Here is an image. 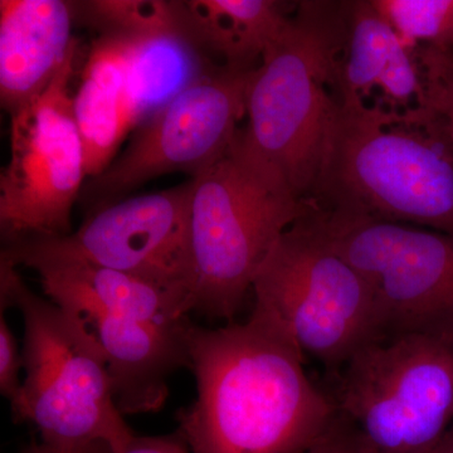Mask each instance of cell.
<instances>
[{
	"label": "cell",
	"mask_w": 453,
	"mask_h": 453,
	"mask_svg": "<svg viewBox=\"0 0 453 453\" xmlns=\"http://www.w3.org/2000/svg\"><path fill=\"white\" fill-rule=\"evenodd\" d=\"M449 432H451V434H453V426H452V428L449 429Z\"/></svg>",
	"instance_id": "obj_25"
},
{
	"label": "cell",
	"mask_w": 453,
	"mask_h": 453,
	"mask_svg": "<svg viewBox=\"0 0 453 453\" xmlns=\"http://www.w3.org/2000/svg\"><path fill=\"white\" fill-rule=\"evenodd\" d=\"M193 189L190 179L120 199L98 208L71 234L5 244L0 258L27 268L38 262H82L140 277L183 297L190 314Z\"/></svg>",
	"instance_id": "obj_11"
},
{
	"label": "cell",
	"mask_w": 453,
	"mask_h": 453,
	"mask_svg": "<svg viewBox=\"0 0 453 453\" xmlns=\"http://www.w3.org/2000/svg\"><path fill=\"white\" fill-rule=\"evenodd\" d=\"M301 453H357L348 434L335 418L332 427L308 449Z\"/></svg>",
	"instance_id": "obj_22"
},
{
	"label": "cell",
	"mask_w": 453,
	"mask_h": 453,
	"mask_svg": "<svg viewBox=\"0 0 453 453\" xmlns=\"http://www.w3.org/2000/svg\"><path fill=\"white\" fill-rule=\"evenodd\" d=\"M179 7L181 28L196 52L241 73L258 67L291 16L273 0H190Z\"/></svg>",
	"instance_id": "obj_15"
},
{
	"label": "cell",
	"mask_w": 453,
	"mask_h": 453,
	"mask_svg": "<svg viewBox=\"0 0 453 453\" xmlns=\"http://www.w3.org/2000/svg\"><path fill=\"white\" fill-rule=\"evenodd\" d=\"M426 82V106L440 122L453 151V46L414 47Z\"/></svg>",
	"instance_id": "obj_19"
},
{
	"label": "cell",
	"mask_w": 453,
	"mask_h": 453,
	"mask_svg": "<svg viewBox=\"0 0 453 453\" xmlns=\"http://www.w3.org/2000/svg\"><path fill=\"white\" fill-rule=\"evenodd\" d=\"M192 179L189 310L232 321L303 203L253 157L241 130L229 150Z\"/></svg>",
	"instance_id": "obj_6"
},
{
	"label": "cell",
	"mask_w": 453,
	"mask_h": 453,
	"mask_svg": "<svg viewBox=\"0 0 453 453\" xmlns=\"http://www.w3.org/2000/svg\"><path fill=\"white\" fill-rule=\"evenodd\" d=\"M303 204L316 229L365 279L381 336L421 334L453 344L452 235Z\"/></svg>",
	"instance_id": "obj_9"
},
{
	"label": "cell",
	"mask_w": 453,
	"mask_h": 453,
	"mask_svg": "<svg viewBox=\"0 0 453 453\" xmlns=\"http://www.w3.org/2000/svg\"><path fill=\"white\" fill-rule=\"evenodd\" d=\"M142 38L100 35L73 94L74 118L85 146L88 179L113 162L125 136L145 112L136 74Z\"/></svg>",
	"instance_id": "obj_13"
},
{
	"label": "cell",
	"mask_w": 453,
	"mask_h": 453,
	"mask_svg": "<svg viewBox=\"0 0 453 453\" xmlns=\"http://www.w3.org/2000/svg\"><path fill=\"white\" fill-rule=\"evenodd\" d=\"M196 396L179 411L177 434L192 453H301L336 418L306 357L257 316L187 334Z\"/></svg>",
	"instance_id": "obj_1"
},
{
	"label": "cell",
	"mask_w": 453,
	"mask_h": 453,
	"mask_svg": "<svg viewBox=\"0 0 453 453\" xmlns=\"http://www.w3.org/2000/svg\"><path fill=\"white\" fill-rule=\"evenodd\" d=\"M20 453H113L111 447L104 442L80 443V445H55L33 442Z\"/></svg>",
	"instance_id": "obj_23"
},
{
	"label": "cell",
	"mask_w": 453,
	"mask_h": 453,
	"mask_svg": "<svg viewBox=\"0 0 453 453\" xmlns=\"http://www.w3.org/2000/svg\"><path fill=\"white\" fill-rule=\"evenodd\" d=\"M124 453H192L178 434L169 436L134 438Z\"/></svg>",
	"instance_id": "obj_21"
},
{
	"label": "cell",
	"mask_w": 453,
	"mask_h": 453,
	"mask_svg": "<svg viewBox=\"0 0 453 453\" xmlns=\"http://www.w3.org/2000/svg\"><path fill=\"white\" fill-rule=\"evenodd\" d=\"M23 319L22 390L11 405L55 445L104 442L124 453L136 434L116 404L103 350L81 319L35 294L17 266L0 258V309Z\"/></svg>",
	"instance_id": "obj_5"
},
{
	"label": "cell",
	"mask_w": 453,
	"mask_h": 453,
	"mask_svg": "<svg viewBox=\"0 0 453 453\" xmlns=\"http://www.w3.org/2000/svg\"><path fill=\"white\" fill-rule=\"evenodd\" d=\"M348 41V2H300L250 77L244 145L303 202L318 178Z\"/></svg>",
	"instance_id": "obj_3"
},
{
	"label": "cell",
	"mask_w": 453,
	"mask_h": 453,
	"mask_svg": "<svg viewBox=\"0 0 453 453\" xmlns=\"http://www.w3.org/2000/svg\"><path fill=\"white\" fill-rule=\"evenodd\" d=\"M23 354L12 333L4 311L0 314V393L13 404L22 390Z\"/></svg>",
	"instance_id": "obj_20"
},
{
	"label": "cell",
	"mask_w": 453,
	"mask_h": 453,
	"mask_svg": "<svg viewBox=\"0 0 453 453\" xmlns=\"http://www.w3.org/2000/svg\"><path fill=\"white\" fill-rule=\"evenodd\" d=\"M73 4L0 0V100L14 113L41 95L79 46Z\"/></svg>",
	"instance_id": "obj_14"
},
{
	"label": "cell",
	"mask_w": 453,
	"mask_h": 453,
	"mask_svg": "<svg viewBox=\"0 0 453 453\" xmlns=\"http://www.w3.org/2000/svg\"><path fill=\"white\" fill-rule=\"evenodd\" d=\"M434 453H453V434L451 432L447 434L445 440Z\"/></svg>",
	"instance_id": "obj_24"
},
{
	"label": "cell",
	"mask_w": 453,
	"mask_h": 453,
	"mask_svg": "<svg viewBox=\"0 0 453 453\" xmlns=\"http://www.w3.org/2000/svg\"><path fill=\"white\" fill-rule=\"evenodd\" d=\"M408 47L453 46V0H372Z\"/></svg>",
	"instance_id": "obj_17"
},
{
	"label": "cell",
	"mask_w": 453,
	"mask_h": 453,
	"mask_svg": "<svg viewBox=\"0 0 453 453\" xmlns=\"http://www.w3.org/2000/svg\"><path fill=\"white\" fill-rule=\"evenodd\" d=\"M398 35L371 2H348V41L338 92L365 100L388 64Z\"/></svg>",
	"instance_id": "obj_16"
},
{
	"label": "cell",
	"mask_w": 453,
	"mask_h": 453,
	"mask_svg": "<svg viewBox=\"0 0 453 453\" xmlns=\"http://www.w3.org/2000/svg\"><path fill=\"white\" fill-rule=\"evenodd\" d=\"M303 202L453 237L451 145L429 110L398 115L336 89L318 178Z\"/></svg>",
	"instance_id": "obj_2"
},
{
	"label": "cell",
	"mask_w": 453,
	"mask_h": 453,
	"mask_svg": "<svg viewBox=\"0 0 453 453\" xmlns=\"http://www.w3.org/2000/svg\"><path fill=\"white\" fill-rule=\"evenodd\" d=\"M365 101L398 115L427 111L425 74L416 49L405 46L398 38L388 64Z\"/></svg>",
	"instance_id": "obj_18"
},
{
	"label": "cell",
	"mask_w": 453,
	"mask_h": 453,
	"mask_svg": "<svg viewBox=\"0 0 453 453\" xmlns=\"http://www.w3.org/2000/svg\"><path fill=\"white\" fill-rule=\"evenodd\" d=\"M336 419L357 453H434L453 426V344L381 336L334 372Z\"/></svg>",
	"instance_id": "obj_7"
},
{
	"label": "cell",
	"mask_w": 453,
	"mask_h": 453,
	"mask_svg": "<svg viewBox=\"0 0 453 453\" xmlns=\"http://www.w3.org/2000/svg\"><path fill=\"white\" fill-rule=\"evenodd\" d=\"M253 71L211 68L179 89L155 110L124 153L88 179L89 201L101 208L151 179L178 172L195 178L216 163L240 133Z\"/></svg>",
	"instance_id": "obj_12"
},
{
	"label": "cell",
	"mask_w": 453,
	"mask_h": 453,
	"mask_svg": "<svg viewBox=\"0 0 453 453\" xmlns=\"http://www.w3.org/2000/svg\"><path fill=\"white\" fill-rule=\"evenodd\" d=\"M253 310L332 374L381 338L362 275L306 217L281 235L252 285Z\"/></svg>",
	"instance_id": "obj_8"
},
{
	"label": "cell",
	"mask_w": 453,
	"mask_h": 453,
	"mask_svg": "<svg viewBox=\"0 0 453 453\" xmlns=\"http://www.w3.org/2000/svg\"><path fill=\"white\" fill-rule=\"evenodd\" d=\"M77 50L49 88L12 113L11 157L0 175L5 244L73 234L71 213L88 178L71 82Z\"/></svg>",
	"instance_id": "obj_10"
},
{
	"label": "cell",
	"mask_w": 453,
	"mask_h": 453,
	"mask_svg": "<svg viewBox=\"0 0 453 453\" xmlns=\"http://www.w3.org/2000/svg\"><path fill=\"white\" fill-rule=\"evenodd\" d=\"M44 295L79 316L105 357L124 416L162 410L169 378L190 368L186 300L140 277L82 264L33 265Z\"/></svg>",
	"instance_id": "obj_4"
}]
</instances>
